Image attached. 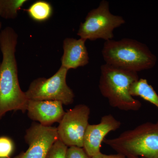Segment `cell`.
Returning <instances> with one entry per match:
<instances>
[{"mask_svg":"<svg viewBox=\"0 0 158 158\" xmlns=\"http://www.w3.org/2000/svg\"><path fill=\"white\" fill-rule=\"evenodd\" d=\"M18 38L17 33L11 27L0 32L2 55L0 63V118L9 111H27L29 99L20 87L15 58Z\"/></svg>","mask_w":158,"mask_h":158,"instance_id":"obj_1","label":"cell"},{"mask_svg":"<svg viewBox=\"0 0 158 158\" xmlns=\"http://www.w3.org/2000/svg\"><path fill=\"white\" fill-rule=\"evenodd\" d=\"M139 79L138 73L105 64L101 66L99 89L113 108L124 111H138L141 102L130 94L133 82Z\"/></svg>","mask_w":158,"mask_h":158,"instance_id":"obj_2","label":"cell"},{"mask_svg":"<svg viewBox=\"0 0 158 158\" xmlns=\"http://www.w3.org/2000/svg\"><path fill=\"white\" fill-rule=\"evenodd\" d=\"M102 52L106 64L137 73L152 69L156 63L147 46L130 38L106 41Z\"/></svg>","mask_w":158,"mask_h":158,"instance_id":"obj_3","label":"cell"},{"mask_svg":"<svg viewBox=\"0 0 158 158\" xmlns=\"http://www.w3.org/2000/svg\"><path fill=\"white\" fill-rule=\"evenodd\" d=\"M103 142L129 158H158V120L146 122Z\"/></svg>","mask_w":158,"mask_h":158,"instance_id":"obj_4","label":"cell"},{"mask_svg":"<svg viewBox=\"0 0 158 158\" xmlns=\"http://www.w3.org/2000/svg\"><path fill=\"white\" fill-rule=\"evenodd\" d=\"M125 23L123 17L111 13L109 2L102 0L98 7L88 12L84 22L80 24L78 36L87 40H113V31Z\"/></svg>","mask_w":158,"mask_h":158,"instance_id":"obj_5","label":"cell"},{"mask_svg":"<svg viewBox=\"0 0 158 158\" xmlns=\"http://www.w3.org/2000/svg\"><path fill=\"white\" fill-rule=\"evenodd\" d=\"M68 70L61 66L49 78L40 77L34 80L25 92L27 98L33 100L56 101L63 105L72 104L75 95L66 83Z\"/></svg>","mask_w":158,"mask_h":158,"instance_id":"obj_6","label":"cell"},{"mask_svg":"<svg viewBox=\"0 0 158 158\" xmlns=\"http://www.w3.org/2000/svg\"><path fill=\"white\" fill-rule=\"evenodd\" d=\"M90 114V108L84 104L77 105L65 112L57 128L59 140L68 147L83 148Z\"/></svg>","mask_w":158,"mask_h":158,"instance_id":"obj_7","label":"cell"},{"mask_svg":"<svg viewBox=\"0 0 158 158\" xmlns=\"http://www.w3.org/2000/svg\"><path fill=\"white\" fill-rule=\"evenodd\" d=\"M25 140L29 148L14 158H46L58 138L57 128L33 123L26 131Z\"/></svg>","mask_w":158,"mask_h":158,"instance_id":"obj_8","label":"cell"},{"mask_svg":"<svg viewBox=\"0 0 158 158\" xmlns=\"http://www.w3.org/2000/svg\"><path fill=\"white\" fill-rule=\"evenodd\" d=\"M121 125L120 122L111 114L102 116L98 124L88 125L83 145V148L88 155L93 158L100 153L102 143L106 136L110 132L118 129Z\"/></svg>","mask_w":158,"mask_h":158,"instance_id":"obj_9","label":"cell"},{"mask_svg":"<svg viewBox=\"0 0 158 158\" xmlns=\"http://www.w3.org/2000/svg\"><path fill=\"white\" fill-rule=\"evenodd\" d=\"M61 102L56 101L29 100L27 106L28 116L40 124L51 126L60 122L65 113Z\"/></svg>","mask_w":158,"mask_h":158,"instance_id":"obj_10","label":"cell"},{"mask_svg":"<svg viewBox=\"0 0 158 158\" xmlns=\"http://www.w3.org/2000/svg\"><path fill=\"white\" fill-rule=\"evenodd\" d=\"M86 40L67 37L63 40V54L61 58V66L68 70L76 69L87 65L89 63V57Z\"/></svg>","mask_w":158,"mask_h":158,"instance_id":"obj_11","label":"cell"},{"mask_svg":"<svg viewBox=\"0 0 158 158\" xmlns=\"http://www.w3.org/2000/svg\"><path fill=\"white\" fill-rule=\"evenodd\" d=\"M130 93L133 97H140L158 108L157 94L146 79H139L133 82L130 88Z\"/></svg>","mask_w":158,"mask_h":158,"instance_id":"obj_12","label":"cell"},{"mask_svg":"<svg viewBox=\"0 0 158 158\" xmlns=\"http://www.w3.org/2000/svg\"><path fill=\"white\" fill-rule=\"evenodd\" d=\"M26 11L31 19L42 22L50 18L53 8L50 3L46 1H37L32 4Z\"/></svg>","mask_w":158,"mask_h":158,"instance_id":"obj_13","label":"cell"},{"mask_svg":"<svg viewBox=\"0 0 158 158\" xmlns=\"http://www.w3.org/2000/svg\"><path fill=\"white\" fill-rule=\"evenodd\" d=\"M27 0H0V16L6 19H13L18 16Z\"/></svg>","mask_w":158,"mask_h":158,"instance_id":"obj_14","label":"cell"},{"mask_svg":"<svg viewBox=\"0 0 158 158\" xmlns=\"http://www.w3.org/2000/svg\"><path fill=\"white\" fill-rule=\"evenodd\" d=\"M68 146L58 139L52 145L46 158H66Z\"/></svg>","mask_w":158,"mask_h":158,"instance_id":"obj_15","label":"cell"},{"mask_svg":"<svg viewBox=\"0 0 158 158\" xmlns=\"http://www.w3.org/2000/svg\"><path fill=\"white\" fill-rule=\"evenodd\" d=\"M15 149L12 139L6 136L0 137V158H9Z\"/></svg>","mask_w":158,"mask_h":158,"instance_id":"obj_16","label":"cell"},{"mask_svg":"<svg viewBox=\"0 0 158 158\" xmlns=\"http://www.w3.org/2000/svg\"><path fill=\"white\" fill-rule=\"evenodd\" d=\"M66 158H92L88 155L83 148L71 146L68 148Z\"/></svg>","mask_w":158,"mask_h":158,"instance_id":"obj_17","label":"cell"},{"mask_svg":"<svg viewBox=\"0 0 158 158\" xmlns=\"http://www.w3.org/2000/svg\"><path fill=\"white\" fill-rule=\"evenodd\" d=\"M92 158H129L123 155L118 154L116 155H106L104 154L100 153L97 155L94 156Z\"/></svg>","mask_w":158,"mask_h":158,"instance_id":"obj_18","label":"cell"},{"mask_svg":"<svg viewBox=\"0 0 158 158\" xmlns=\"http://www.w3.org/2000/svg\"><path fill=\"white\" fill-rule=\"evenodd\" d=\"M1 28H2V23L0 22V31H1Z\"/></svg>","mask_w":158,"mask_h":158,"instance_id":"obj_19","label":"cell"}]
</instances>
